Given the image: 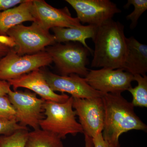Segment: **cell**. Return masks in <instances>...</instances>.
Wrapping results in <instances>:
<instances>
[{
	"label": "cell",
	"instance_id": "1",
	"mask_svg": "<svg viewBox=\"0 0 147 147\" xmlns=\"http://www.w3.org/2000/svg\"><path fill=\"white\" fill-rule=\"evenodd\" d=\"M104 123L102 134L110 147H120L122 134L131 130H147V126L134 111V106L121 94H106L102 97Z\"/></svg>",
	"mask_w": 147,
	"mask_h": 147
},
{
	"label": "cell",
	"instance_id": "2",
	"mask_svg": "<svg viewBox=\"0 0 147 147\" xmlns=\"http://www.w3.org/2000/svg\"><path fill=\"white\" fill-rule=\"evenodd\" d=\"M124 26L113 19L97 27L92 40L94 44L92 67L122 69L126 53Z\"/></svg>",
	"mask_w": 147,
	"mask_h": 147
},
{
	"label": "cell",
	"instance_id": "3",
	"mask_svg": "<svg viewBox=\"0 0 147 147\" xmlns=\"http://www.w3.org/2000/svg\"><path fill=\"white\" fill-rule=\"evenodd\" d=\"M73 100L71 96L63 102L45 101L43 109L45 117L40 122V128L56 134L61 139H65L68 134H84L81 124L76 120Z\"/></svg>",
	"mask_w": 147,
	"mask_h": 147
},
{
	"label": "cell",
	"instance_id": "4",
	"mask_svg": "<svg viewBox=\"0 0 147 147\" xmlns=\"http://www.w3.org/2000/svg\"><path fill=\"white\" fill-rule=\"evenodd\" d=\"M45 51L50 55L61 76L76 74L85 77L88 73L86 66L90 52L81 43H56L46 47Z\"/></svg>",
	"mask_w": 147,
	"mask_h": 147
},
{
	"label": "cell",
	"instance_id": "5",
	"mask_svg": "<svg viewBox=\"0 0 147 147\" xmlns=\"http://www.w3.org/2000/svg\"><path fill=\"white\" fill-rule=\"evenodd\" d=\"M7 36L8 45L11 40V47L20 56L45 51L46 47L57 43L54 35L35 22L28 26L21 24L13 27L7 32Z\"/></svg>",
	"mask_w": 147,
	"mask_h": 147
},
{
	"label": "cell",
	"instance_id": "6",
	"mask_svg": "<svg viewBox=\"0 0 147 147\" xmlns=\"http://www.w3.org/2000/svg\"><path fill=\"white\" fill-rule=\"evenodd\" d=\"M52 58L45 51L20 56L11 48L0 59V80L8 82L50 65Z\"/></svg>",
	"mask_w": 147,
	"mask_h": 147
},
{
	"label": "cell",
	"instance_id": "7",
	"mask_svg": "<svg viewBox=\"0 0 147 147\" xmlns=\"http://www.w3.org/2000/svg\"><path fill=\"white\" fill-rule=\"evenodd\" d=\"M7 96L15 109L16 121L21 126L31 127L34 130L40 129L43 119V105L45 100L29 91L9 90Z\"/></svg>",
	"mask_w": 147,
	"mask_h": 147
},
{
	"label": "cell",
	"instance_id": "8",
	"mask_svg": "<svg viewBox=\"0 0 147 147\" xmlns=\"http://www.w3.org/2000/svg\"><path fill=\"white\" fill-rule=\"evenodd\" d=\"M84 78L92 88L104 94H121L131 87L134 81V75L122 69L90 70Z\"/></svg>",
	"mask_w": 147,
	"mask_h": 147
},
{
	"label": "cell",
	"instance_id": "9",
	"mask_svg": "<svg viewBox=\"0 0 147 147\" xmlns=\"http://www.w3.org/2000/svg\"><path fill=\"white\" fill-rule=\"evenodd\" d=\"M73 98L72 106L79 117L84 134L93 138L102 133L105 116L102 97Z\"/></svg>",
	"mask_w": 147,
	"mask_h": 147
},
{
	"label": "cell",
	"instance_id": "10",
	"mask_svg": "<svg viewBox=\"0 0 147 147\" xmlns=\"http://www.w3.org/2000/svg\"><path fill=\"white\" fill-rule=\"evenodd\" d=\"M76 11L80 23L100 26L121 11L110 0H66Z\"/></svg>",
	"mask_w": 147,
	"mask_h": 147
},
{
	"label": "cell",
	"instance_id": "11",
	"mask_svg": "<svg viewBox=\"0 0 147 147\" xmlns=\"http://www.w3.org/2000/svg\"><path fill=\"white\" fill-rule=\"evenodd\" d=\"M31 12L34 22L45 30L55 28H73L82 26L78 18L71 16L67 7L58 9L44 0H32Z\"/></svg>",
	"mask_w": 147,
	"mask_h": 147
},
{
	"label": "cell",
	"instance_id": "12",
	"mask_svg": "<svg viewBox=\"0 0 147 147\" xmlns=\"http://www.w3.org/2000/svg\"><path fill=\"white\" fill-rule=\"evenodd\" d=\"M47 84L54 92L67 93L74 98H92L102 97L103 94L94 89L85 78L76 74L61 76L50 71L42 70Z\"/></svg>",
	"mask_w": 147,
	"mask_h": 147
},
{
	"label": "cell",
	"instance_id": "13",
	"mask_svg": "<svg viewBox=\"0 0 147 147\" xmlns=\"http://www.w3.org/2000/svg\"><path fill=\"white\" fill-rule=\"evenodd\" d=\"M14 91L23 88L32 91L45 101L59 102H65L69 96L65 94H58L53 91L47 84L41 69H37L17 78L7 82Z\"/></svg>",
	"mask_w": 147,
	"mask_h": 147
},
{
	"label": "cell",
	"instance_id": "14",
	"mask_svg": "<svg viewBox=\"0 0 147 147\" xmlns=\"http://www.w3.org/2000/svg\"><path fill=\"white\" fill-rule=\"evenodd\" d=\"M126 53L123 69L132 75H146L147 71V45L134 37L126 38Z\"/></svg>",
	"mask_w": 147,
	"mask_h": 147
},
{
	"label": "cell",
	"instance_id": "15",
	"mask_svg": "<svg viewBox=\"0 0 147 147\" xmlns=\"http://www.w3.org/2000/svg\"><path fill=\"white\" fill-rule=\"evenodd\" d=\"M32 3V0H24L17 6L0 11V36H7L11 28L24 22H34L31 12Z\"/></svg>",
	"mask_w": 147,
	"mask_h": 147
},
{
	"label": "cell",
	"instance_id": "16",
	"mask_svg": "<svg viewBox=\"0 0 147 147\" xmlns=\"http://www.w3.org/2000/svg\"><path fill=\"white\" fill-rule=\"evenodd\" d=\"M97 26L88 25L73 28H55L52 29L57 43L76 42L82 44L92 54L93 51L87 45L86 40L94 36Z\"/></svg>",
	"mask_w": 147,
	"mask_h": 147
},
{
	"label": "cell",
	"instance_id": "17",
	"mask_svg": "<svg viewBox=\"0 0 147 147\" xmlns=\"http://www.w3.org/2000/svg\"><path fill=\"white\" fill-rule=\"evenodd\" d=\"M25 147H64L62 139L56 134L42 130L29 132Z\"/></svg>",
	"mask_w": 147,
	"mask_h": 147
},
{
	"label": "cell",
	"instance_id": "18",
	"mask_svg": "<svg viewBox=\"0 0 147 147\" xmlns=\"http://www.w3.org/2000/svg\"><path fill=\"white\" fill-rule=\"evenodd\" d=\"M134 81L137 82V86L130 87L127 90L132 96L131 103L134 107H147V76L140 74L134 75Z\"/></svg>",
	"mask_w": 147,
	"mask_h": 147
},
{
	"label": "cell",
	"instance_id": "19",
	"mask_svg": "<svg viewBox=\"0 0 147 147\" xmlns=\"http://www.w3.org/2000/svg\"><path fill=\"white\" fill-rule=\"evenodd\" d=\"M29 131L22 129L8 135H0V147H25Z\"/></svg>",
	"mask_w": 147,
	"mask_h": 147
},
{
	"label": "cell",
	"instance_id": "20",
	"mask_svg": "<svg viewBox=\"0 0 147 147\" xmlns=\"http://www.w3.org/2000/svg\"><path fill=\"white\" fill-rule=\"evenodd\" d=\"M133 5L134 10L130 14L126 16L127 20L131 21L130 28L134 29L138 24L140 16L147 9V0H128L127 3L124 6L125 8H127L129 6Z\"/></svg>",
	"mask_w": 147,
	"mask_h": 147
},
{
	"label": "cell",
	"instance_id": "21",
	"mask_svg": "<svg viewBox=\"0 0 147 147\" xmlns=\"http://www.w3.org/2000/svg\"><path fill=\"white\" fill-rule=\"evenodd\" d=\"M16 121L15 109L6 95L0 96V121Z\"/></svg>",
	"mask_w": 147,
	"mask_h": 147
},
{
	"label": "cell",
	"instance_id": "22",
	"mask_svg": "<svg viewBox=\"0 0 147 147\" xmlns=\"http://www.w3.org/2000/svg\"><path fill=\"white\" fill-rule=\"evenodd\" d=\"M24 128H27V127L21 126L16 121H0V135H8L19 129Z\"/></svg>",
	"mask_w": 147,
	"mask_h": 147
},
{
	"label": "cell",
	"instance_id": "23",
	"mask_svg": "<svg viewBox=\"0 0 147 147\" xmlns=\"http://www.w3.org/2000/svg\"><path fill=\"white\" fill-rule=\"evenodd\" d=\"M24 0H0V11L14 7L24 1Z\"/></svg>",
	"mask_w": 147,
	"mask_h": 147
},
{
	"label": "cell",
	"instance_id": "24",
	"mask_svg": "<svg viewBox=\"0 0 147 147\" xmlns=\"http://www.w3.org/2000/svg\"><path fill=\"white\" fill-rule=\"evenodd\" d=\"M92 139L94 147H110L103 139L102 133L97 134Z\"/></svg>",
	"mask_w": 147,
	"mask_h": 147
},
{
	"label": "cell",
	"instance_id": "25",
	"mask_svg": "<svg viewBox=\"0 0 147 147\" xmlns=\"http://www.w3.org/2000/svg\"><path fill=\"white\" fill-rule=\"evenodd\" d=\"M10 87L8 82L0 80V96L7 95L11 89Z\"/></svg>",
	"mask_w": 147,
	"mask_h": 147
},
{
	"label": "cell",
	"instance_id": "26",
	"mask_svg": "<svg viewBox=\"0 0 147 147\" xmlns=\"http://www.w3.org/2000/svg\"><path fill=\"white\" fill-rule=\"evenodd\" d=\"M11 48L7 43L0 40V59L5 56Z\"/></svg>",
	"mask_w": 147,
	"mask_h": 147
},
{
	"label": "cell",
	"instance_id": "27",
	"mask_svg": "<svg viewBox=\"0 0 147 147\" xmlns=\"http://www.w3.org/2000/svg\"><path fill=\"white\" fill-rule=\"evenodd\" d=\"M85 136V147H94L92 139V137L84 134Z\"/></svg>",
	"mask_w": 147,
	"mask_h": 147
}]
</instances>
